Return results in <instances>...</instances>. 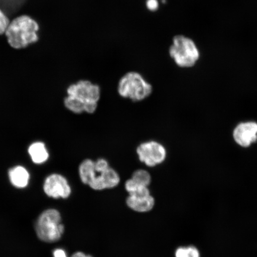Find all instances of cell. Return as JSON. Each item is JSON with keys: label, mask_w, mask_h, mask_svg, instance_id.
Instances as JSON below:
<instances>
[{"label": "cell", "mask_w": 257, "mask_h": 257, "mask_svg": "<svg viewBox=\"0 0 257 257\" xmlns=\"http://www.w3.org/2000/svg\"><path fill=\"white\" fill-rule=\"evenodd\" d=\"M10 22L11 21H10L7 15L0 9V35L5 34Z\"/></svg>", "instance_id": "obj_18"}, {"label": "cell", "mask_w": 257, "mask_h": 257, "mask_svg": "<svg viewBox=\"0 0 257 257\" xmlns=\"http://www.w3.org/2000/svg\"><path fill=\"white\" fill-rule=\"evenodd\" d=\"M175 257H201V253L195 246H181L176 250Z\"/></svg>", "instance_id": "obj_17"}, {"label": "cell", "mask_w": 257, "mask_h": 257, "mask_svg": "<svg viewBox=\"0 0 257 257\" xmlns=\"http://www.w3.org/2000/svg\"><path fill=\"white\" fill-rule=\"evenodd\" d=\"M71 257H92L91 255L86 254L82 252H77L73 253Z\"/></svg>", "instance_id": "obj_21"}, {"label": "cell", "mask_w": 257, "mask_h": 257, "mask_svg": "<svg viewBox=\"0 0 257 257\" xmlns=\"http://www.w3.org/2000/svg\"><path fill=\"white\" fill-rule=\"evenodd\" d=\"M9 178L15 187L24 188L28 185L30 175L23 167L17 166L10 170Z\"/></svg>", "instance_id": "obj_11"}, {"label": "cell", "mask_w": 257, "mask_h": 257, "mask_svg": "<svg viewBox=\"0 0 257 257\" xmlns=\"http://www.w3.org/2000/svg\"><path fill=\"white\" fill-rule=\"evenodd\" d=\"M117 92L122 98L139 102L152 95L153 86L140 73L131 71L125 73L120 79Z\"/></svg>", "instance_id": "obj_2"}, {"label": "cell", "mask_w": 257, "mask_h": 257, "mask_svg": "<svg viewBox=\"0 0 257 257\" xmlns=\"http://www.w3.org/2000/svg\"><path fill=\"white\" fill-rule=\"evenodd\" d=\"M125 189L128 195L132 196H147L151 195L149 187L138 184L131 178L125 183Z\"/></svg>", "instance_id": "obj_14"}, {"label": "cell", "mask_w": 257, "mask_h": 257, "mask_svg": "<svg viewBox=\"0 0 257 257\" xmlns=\"http://www.w3.org/2000/svg\"><path fill=\"white\" fill-rule=\"evenodd\" d=\"M61 221L60 214L55 209L44 211L38 218L35 226L38 237L46 242L52 243L59 240L64 230Z\"/></svg>", "instance_id": "obj_4"}, {"label": "cell", "mask_w": 257, "mask_h": 257, "mask_svg": "<svg viewBox=\"0 0 257 257\" xmlns=\"http://www.w3.org/2000/svg\"><path fill=\"white\" fill-rule=\"evenodd\" d=\"M54 257H67L65 251L62 249H57L53 252Z\"/></svg>", "instance_id": "obj_20"}, {"label": "cell", "mask_w": 257, "mask_h": 257, "mask_svg": "<svg viewBox=\"0 0 257 257\" xmlns=\"http://www.w3.org/2000/svg\"><path fill=\"white\" fill-rule=\"evenodd\" d=\"M169 54L176 65L182 68L195 66L200 57V51L195 42L183 35H177L173 37Z\"/></svg>", "instance_id": "obj_3"}, {"label": "cell", "mask_w": 257, "mask_h": 257, "mask_svg": "<svg viewBox=\"0 0 257 257\" xmlns=\"http://www.w3.org/2000/svg\"><path fill=\"white\" fill-rule=\"evenodd\" d=\"M127 206L132 210L146 213L152 210L155 204V200L152 195L147 196L128 195L126 199Z\"/></svg>", "instance_id": "obj_10"}, {"label": "cell", "mask_w": 257, "mask_h": 257, "mask_svg": "<svg viewBox=\"0 0 257 257\" xmlns=\"http://www.w3.org/2000/svg\"><path fill=\"white\" fill-rule=\"evenodd\" d=\"M138 159L150 168L162 165L167 159V150L162 144L156 141L141 143L137 148Z\"/></svg>", "instance_id": "obj_5"}, {"label": "cell", "mask_w": 257, "mask_h": 257, "mask_svg": "<svg viewBox=\"0 0 257 257\" xmlns=\"http://www.w3.org/2000/svg\"><path fill=\"white\" fill-rule=\"evenodd\" d=\"M234 141L240 147H248L257 141V123L243 122L237 125L233 131Z\"/></svg>", "instance_id": "obj_9"}, {"label": "cell", "mask_w": 257, "mask_h": 257, "mask_svg": "<svg viewBox=\"0 0 257 257\" xmlns=\"http://www.w3.org/2000/svg\"><path fill=\"white\" fill-rule=\"evenodd\" d=\"M95 161L85 159L80 163L79 168V174L83 184L87 185L90 179L95 172Z\"/></svg>", "instance_id": "obj_13"}, {"label": "cell", "mask_w": 257, "mask_h": 257, "mask_svg": "<svg viewBox=\"0 0 257 257\" xmlns=\"http://www.w3.org/2000/svg\"><path fill=\"white\" fill-rule=\"evenodd\" d=\"M64 105L70 111L75 114H81L85 112V104L71 96H67L64 99Z\"/></svg>", "instance_id": "obj_15"}, {"label": "cell", "mask_w": 257, "mask_h": 257, "mask_svg": "<svg viewBox=\"0 0 257 257\" xmlns=\"http://www.w3.org/2000/svg\"><path fill=\"white\" fill-rule=\"evenodd\" d=\"M146 7L151 12L158 11L159 8V3L158 0H147Z\"/></svg>", "instance_id": "obj_19"}, {"label": "cell", "mask_w": 257, "mask_h": 257, "mask_svg": "<svg viewBox=\"0 0 257 257\" xmlns=\"http://www.w3.org/2000/svg\"><path fill=\"white\" fill-rule=\"evenodd\" d=\"M120 182L119 175L114 169L110 167L102 172L97 171L95 169L94 175L90 179L87 185L93 190L102 191L116 187L120 184Z\"/></svg>", "instance_id": "obj_7"}, {"label": "cell", "mask_w": 257, "mask_h": 257, "mask_svg": "<svg viewBox=\"0 0 257 257\" xmlns=\"http://www.w3.org/2000/svg\"><path fill=\"white\" fill-rule=\"evenodd\" d=\"M67 95L81 101L86 107L92 103H98L101 98L99 86L88 80H79L69 86L67 90Z\"/></svg>", "instance_id": "obj_6"}, {"label": "cell", "mask_w": 257, "mask_h": 257, "mask_svg": "<svg viewBox=\"0 0 257 257\" xmlns=\"http://www.w3.org/2000/svg\"><path fill=\"white\" fill-rule=\"evenodd\" d=\"M28 152L32 161L35 163H43L48 158V153L46 147L44 144L42 143H35L32 144L29 148Z\"/></svg>", "instance_id": "obj_12"}, {"label": "cell", "mask_w": 257, "mask_h": 257, "mask_svg": "<svg viewBox=\"0 0 257 257\" xmlns=\"http://www.w3.org/2000/svg\"><path fill=\"white\" fill-rule=\"evenodd\" d=\"M39 30V25L35 19L28 15H21L10 22L5 35L10 46L21 50L37 43Z\"/></svg>", "instance_id": "obj_1"}, {"label": "cell", "mask_w": 257, "mask_h": 257, "mask_svg": "<svg viewBox=\"0 0 257 257\" xmlns=\"http://www.w3.org/2000/svg\"><path fill=\"white\" fill-rule=\"evenodd\" d=\"M131 179L138 184L147 186V187H149L152 182V176L147 170L144 169L137 170L133 173Z\"/></svg>", "instance_id": "obj_16"}, {"label": "cell", "mask_w": 257, "mask_h": 257, "mask_svg": "<svg viewBox=\"0 0 257 257\" xmlns=\"http://www.w3.org/2000/svg\"><path fill=\"white\" fill-rule=\"evenodd\" d=\"M44 190L48 197L67 198L71 194L72 189L67 179L62 175L53 174L45 181Z\"/></svg>", "instance_id": "obj_8"}]
</instances>
